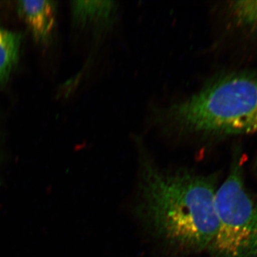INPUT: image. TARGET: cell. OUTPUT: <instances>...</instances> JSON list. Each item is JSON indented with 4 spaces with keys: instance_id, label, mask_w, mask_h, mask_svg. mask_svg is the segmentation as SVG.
Here are the masks:
<instances>
[{
    "instance_id": "6da1fadb",
    "label": "cell",
    "mask_w": 257,
    "mask_h": 257,
    "mask_svg": "<svg viewBox=\"0 0 257 257\" xmlns=\"http://www.w3.org/2000/svg\"><path fill=\"white\" fill-rule=\"evenodd\" d=\"M139 171L135 211L144 228L176 254L207 251L219 224L216 176L166 170L143 155Z\"/></svg>"
},
{
    "instance_id": "7a4b0ae2",
    "label": "cell",
    "mask_w": 257,
    "mask_h": 257,
    "mask_svg": "<svg viewBox=\"0 0 257 257\" xmlns=\"http://www.w3.org/2000/svg\"><path fill=\"white\" fill-rule=\"evenodd\" d=\"M160 114L162 126L182 135L218 138L257 133V72L217 76Z\"/></svg>"
},
{
    "instance_id": "3957f363",
    "label": "cell",
    "mask_w": 257,
    "mask_h": 257,
    "mask_svg": "<svg viewBox=\"0 0 257 257\" xmlns=\"http://www.w3.org/2000/svg\"><path fill=\"white\" fill-rule=\"evenodd\" d=\"M215 204L219 224L207 250L209 257H257V198L245 184L239 150L217 187Z\"/></svg>"
},
{
    "instance_id": "277c9868",
    "label": "cell",
    "mask_w": 257,
    "mask_h": 257,
    "mask_svg": "<svg viewBox=\"0 0 257 257\" xmlns=\"http://www.w3.org/2000/svg\"><path fill=\"white\" fill-rule=\"evenodd\" d=\"M18 12L37 42H46L55 26V9L50 1H20Z\"/></svg>"
},
{
    "instance_id": "5b68a950",
    "label": "cell",
    "mask_w": 257,
    "mask_h": 257,
    "mask_svg": "<svg viewBox=\"0 0 257 257\" xmlns=\"http://www.w3.org/2000/svg\"><path fill=\"white\" fill-rule=\"evenodd\" d=\"M117 10V5L113 1H78L72 5V14L77 25L101 30L110 28Z\"/></svg>"
},
{
    "instance_id": "8992f818",
    "label": "cell",
    "mask_w": 257,
    "mask_h": 257,
    "mask_svg": "<svg viewBox=\"0 0 257 257\" xmlns=\"http://www.w3.org/2000/svg\"><path fill=\"white\" fill-rule=\"evenodd\" d=\"M22 36L0 28V85L6 84L18 64Z\"/></svg>"
},
{
    "instance_id": "52a82bcc",
    "label": "cell",
    "mask_w": 257,
    "mask_h": 257,
    "mask_svg": "<svg viewBox=\"0 0 257 257\" xmlns=\"http://www.w3.org/2000/svg\"><path fill=\"white\" fill-rule=\"evenodd\" d=\"M229 11L238 26L257 30V0L232 2Z\"/></svg>"
},
{
    "instance_id": "ba28073f",
    "label": "cell",
    "mask_w": 257,
    "mask_h": 257,
    "mask_svg": "<svg viewBox=\"0 0 257 257\" xmlns=\"http://www.w3.org/2000/svg\"><path fill=\"white\" fill-rule=\"evenodd\" d=\"M256 168H257V161H256Z\"/></svg>"
}]
</instances>
